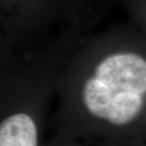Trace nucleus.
Wrapping results in <instances>:
<instances>
[{
  "label": "nucleus",
  "instance_id": "f03ea898",
  "mask_svg": "<svg viewBox=\"0 0 146 146\" xmlns=\"http://www.w3.org/2000/svg\"><path fill=\"white\" fill-rule=\"evenodd\" d=\"M0 146H38L35 122L30 116L17 113L0 124Z\"/></svg>",
  "mask_w": 146,
  "mask_h": 146
},
{
  "label": "nucleus",
  "instance_id": "f257e3e1",
  "mask_svg": "<svg viewBox=\"0 0 146 146\" xmlns=\"http://www.w3.org/2000/svg\"><path fill=\"white\" fill-rule=\"evenodd\" d=\"M94 77L108 86L112 99L119 93H146V61L137 54L121 53L99 64Z\"/></svg>",
  "mask_w": 146,
  "mask_h": 146
}]
</instances>
